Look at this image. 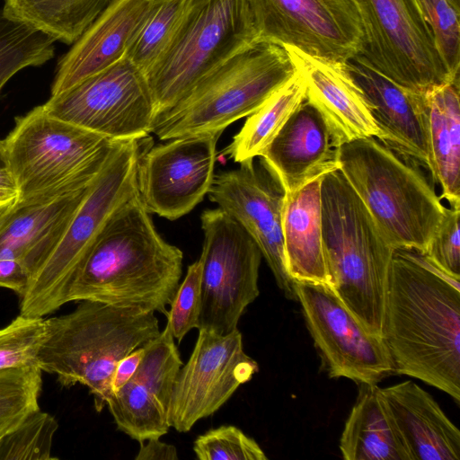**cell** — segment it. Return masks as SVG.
Returning <instances> with one entry per match:
<instances>
[{
    "mask_svg": "<svg viewBox=\"0 0 460 460\" xmlns=\"http://www.w3.org/2000/svg\"><path fill=\"white\" fill-rule=\"evenodd\" d=\"M337 154L338 170L390 245L424 254L446 207L422 168L405 162L375 137L343 144Z\"/></svg>",
    "mask_w": 460,
    "mask_h": 460,
    "instance_id": "5",
    "label": "cell"
},
{
    "mask_svg": "<svg viewBox=\"0 0 460 460\" xmlns=\"http://www.w3.org/2000/svg\"><path fill=\"white\" fill-rule=\"evenodd\" d=\"M305 99V83L296 71L256 111L248 116L223 154L236 163L260 157Z\"/></svg>",
    "mask_w": 460,
    "mask_h": 460,
    "instance_id": "29",
    "label": "cell"
},
{
    "mask_svg": "<svg viewBox=\"0 0 460 460\" xmlns=\"http://www.w3.org/2000/svg\"><path fill=\"white\" fill-rule=\"evenodd\" d=\"M337 152L325 120L305 99L259 158L292 193L338 170Z\"/></svg>",
    "mask_w": 460,
    "mask_h": 460,
    "instance_id": "22",
    "label": "cell"
},
{
    "mask_svg": "<svg viewBox=\"0 0 460 460\" xmlns=\"http://www.w3.org/2000/svg\"><path fill=\"white\" fill-rule=\"evenodd\" d=\"M200 258L188 266L185 278L179 285L167 312V323L177 343L192 329H199L201 309Z\"/></svg>",
    "mask_w": 460,
    "mask_h": 460,
    "instance_id": "37",
    "label": "cell"
},
{
    "mask_svg": "<svg viewBox=\"0 0 460 460\" xmlns=\"http://www.w3.org/2000/svg\"><path fill=\"white\" fill-rule=\"evenodd\" d=\"M55 417L40 409L27 416L13 430L0 438V460H52Z\"/></svg>",
    "mask_w": 460,
    "mask_h": 460,
    "instance_id": "33",
    "label": "cell"
},
{
    "mask_svg": "<svg viewBox=\"0 0 460 460\" xmlns=\"http://www.w3.org/2000/svg\"><path fill=\"white\" fill-rule=\"evenodd\" d=\"M200 220L204 241L199 329L225 335L237 329L260 294L262 255L245 229L221 208L204 210Z\"/></svg>",
    "mask_w": 460,
    "mask_h": 460,
    "instance_id": "11",
    "label": "cell"
},
{
    "mask_svg": "<svg viewBox=\"0 0 460 460\" xmlns=\"http://www.w3.org/2000/svg\"><path fill=\"white\" fill-rule=\"evenodd\" d=\"M453 6L460 12V0H448Z\"/></svg>",
    "mask_w": 460,
    "mask_h": 460,
    "instance_id": "43",
    "label": "cell"
},
{
    "mask_svg": "<svg viewBox=\"0 0 460 460\" xmlns=\"http://www.w3.org/2000/svg\"><path fill=\"white\" fill-rule=\"evenodd\" d=\"M151 2V13L126 56L144 75L167 48L190 0Z\"/></svg>",
    "mask_w": 460,
    "mask_h": 460,
    "instance_id": "31",
    "label": "cell"
},
{
    "mask_svg": "<svg viewBox=\"0 0 460 460\" xmlns=\"http://www.w3.org/2000/svg\"><path fill=\"white\" fill-rule=\"evenodd\" d=\"M296 72L284 47L259 40L198 81L155 119L161 140L223 132L256 111Z\"/></svg>",
    "mask_w": 460,
    "mask_h": 460,
    "instance_id": "6",
    "label": "cell"
},
{
    "mask_svg": "<svg viewBox=\"0 0 460 460\" xmlns=\"http://www.w3.org/2000/svg\"><path fill=\"white\" fill-rule=\"evenodd\" d=\"M46 336V319L19 314L0 328V370L38 365Z\"/></svg>",
    "mask_w": 460,
    "mask_h": 460,
    "instance_id": "34",
    "label": "cell"
},
{
    "mask_svg": "<svg viewBox=\"0 0 460 460\" xmlns=\"http://www.w3.org/2000/svg\"><path fill=\"white\" fill-rule=\"evenodd\" d=\"M144 347L145 355L136 373L106 405L117 428L139 443L169 431L170 398L183 365L167 324Z\"/></svg>",
    "mask_w": 460,
    "mask_h": 460,
    "instance_id": "18",
    "label": "cell"
},
{
    "mask_svg": "<svg viewBox=\"0 0 460 460\" xmlns=\"http://www.w3.org/2000/svg\"><path fill=\"white\" fill-rule=\"evenodd\" d=\"M16 203H45L90 185L116 140L48 114L38 106L17 117L3 140Z\"/></svg>",
    "mask_w": 460,
    "mask_h": 460,
    "instance_id": "7",
    "label": "cell"
},
{
    "mask_svg": "<svg viewBox=\"0 0 460 460\" xmlns=\"http://www.w3.org/2000/svg\"><path fill=\"white\" fill-rule=\"evenodd\" d=\"M294 290L331 377L377 384L394 373L382 338L367 332L329 286L295 281Z\"/></svg>",
    "mask_w": 460,
    "mask_h": 460,
    "instance_id": "13",
    "label": "cell"
},
{
    "mask_svg": "<svg viewBox=\"0 0 460 460\" xmlns=\"http://www.w3.org/2000/svg\"><path fill=\"white\" fill-rule=\"evenodd\" d=\"M155 313L80 301L73 312L46 319L38 366L64 387L86 386L100 412L112 396L111 380L119 361L159 335Z\"/></svg>",
    "mask_w": 460,
    "mask_h": 460,
    "instance_id": "3",
    "label": "cell"
},
{
    "mask_svg": "<svg viewBox=\"0 0 460 460\" xmlns=\"http://www.w3.org/2000/svg\"><path fill=\"white\" fill-rule=\"evenodd\" d=\"M254 159L215 174L208 198L245 229L258 245L278 287L286 297L296 300L284 252L282 210L286 192L265 164Z\"/></svg>",
    "mask_w": 460,
    "mask_h": 460,
    "instance_id": "16",
    "label": "cell"
},
{
    "mask_svg": "<svg viewBox=\"0 0 460 460\" xmlns=\"http://www.w3.org/2000/svg\"><path fill=\"white\" fill-rule=\"evenodd\" d=\"M460 206L445 208L441 223L424 258L447 276L460 279Z\"/></svg>",
    "mask_w": 460,
    "mask_h": 460,
    "instance_id": "38",
    "label": "cell"
},
{
    "mask_svg": "<svg viewBox=\"0 0 460 460\" xmlns=\"http://www.w3.org/2000/svg\"><path fill=\"white\" fill-rule=\"evenodd\" d=\"M460 279L411 250L391 260L381 338L394 371L460 402Z\"/></svg>",
    "mask_w": 460,
    "mask_h": 460,
    "instance_id": "1",
    "label": "cell"
},
{
    "mask_svg": "<svg viewBox=\"0 0 460 460\" xmlns=\"http://www.w3.org/2000/svg\"><path fill=\"white\" fill-rule=\"evenodd\" d=\"M42 370L36 366L0 370V438L40 409Z\"/></svg>",
    "mask_w": 460,
    "mask_h": 460,
    "instance_id": "32",
    "label": "cell"
},
{
    "mask_svg": "<svg viewBox=\"0 0 460 460\" xmlns=\"http://www.w3.org/2000/svg\"><path fill=\"white\" fill-rule=\"evenodd\" d=\"M17 200V186L9 166L4 141L0 140V210L13 206Z\"/></svg>",
    "mask_w": 460,
    "mask_h": 460,
    "instance_id": "40",
    "label": "cell"
},
{
    "mask_svg": "<svg viewBox=\"0 0 460 460\" xmlns=\"http://www.w3.org/2000/svg\"><path fill=\"white\" fill-rule=\"evenodd\" d=\"M221 134L177 137L144 148L137 164V190L150 213L175 220L203 200L215 175Z\"/></svg>",
    "mask_w": 460,
    "mask_h": 460,
    "instance_id": "17",
    "label": "cell"
},
{
    "mask_svg": "<svg viewBox=\"0 0 460 460\" xmlns=\"http://www.w3.org/2000/svg\"><path fill=\"white\" fill-rule=\"evenodd\" d=\"M259 40L246 0H190L167 48L145 75L155 118L202 77Z\"/></svg>",
    "mask_w": 460,
    "mask_h": 460,
    "instance_id": "9",
    "label": "cell"
},
{
    "mask_svg": "<svg viewBox=\"0 0 460 460\" xmlns=\"http://www.w3.org/2000/svg\"><path fill=\"white\" fill-rule=\"evenodd\" d=\"M351 2L364 32L360 55L383 75L415 93L456 82L437 50L417 0Z\"/></svg>",
    "mask_w": 460,
    "mask_h": 460,
    "instance_id": "10",
    "label": "cell"
},
{
    "mask_svg": "<svg viewBox=\"0 0 460 460\" xmlns=\"http://www.w3.org/2000/svg\"><path fill=\"white\" fill-rule=\"evenodd\" d=\"M177 448L171 444L151 438L140 443V448L135 460H177Z\"/></svg>",
    "mask_w": 460,
    "mask_h": 460,
    "instance_id": "42",
    "label": "cell"
},
{
    "mask_svg": "<svg viewBox=\"0 0 460 460\" xmlns=\"http://www.w3.org/2000/svg\"><path fill=\"white\" fill-rule=\"evenodd\" d=\"M147 137L116 140L64 236L30 279L20 314L43 317L67 303L69 288L104 226L137 190V164Z\"/></svg>",
    "mask_w": 460,
    "mask_h": 460,
    "instance_id": "8",
    "label": "cell"
},
{
    "mask_svg": "<svg viewBox=\"0 0 460 460\" xmlns=\"http://www.w3.org/2000/svg\"><path fill=\"white\" fill-rule=\"evenodd\" d=\"M347 64L370 104L380 130L377 140L405 162L424 169L432 180L421 93L398 85L360 54Z\"/></svg>",
    "mask_w": 460,
    "mask_h": 460,
    "instance_id": "20",
    "label": "cell"
},
{
    "mask_svg": "<svg viewBox=\"0 0 460 460\" xmlns=\"http://www.w3.org/2000/svg\"><path fill=\"white\" fill-rule=\"evenodd\" d=\"M340 449L346 460H412L376 384H359Z\"/></svg>",
    "mask_w": 460,
    "mask_h": 460,
    "instance_id": "26",
    "label": "cell"
},
{
    "mask_svg": "<svg viewBox=\"0 0 460 460\" xmlns=\"http://www.w3.org/2000/svg\"><path fill=\"white\" fill-rule=\"evenodd\" d=\"M151 10V0H111L59 59L51 95L58 94L125 58Z\"/></svg>",
    "mask_w": 460,
    "mask_h": 460,
    "instance_id": "21",
    "label": "cell"
},
{
    "mask_svg": "<svg viewBox=\"0 0 460 460\" xmlns=\"http://www.w3.org/2000/svg\"><path fill=\"white\" fill-rule=\"evenodd\" d=\"M111 0H4L3 13L12 20L73 45Z\"/></svg>",
    "mask_w": 460,
    "mask_h": 460,
    "instance_id": "28",
    "label": "cell"
},
{
    "mask_svg": "<svg viewBox=\"0 0 460 460\" xmlns=\"http://www.w3.org/2000/svg\"><path fill=\"white\" fill-rule=\"evenodd\" d=\"M31 275L15 259L0 257V288L15 292L20 298L24 295Z\"/></svg>",
    "mask_w": 460,
    "mask_h": 460,
    "instance_id": "39",
    "label": "cell"
},
{
    "mask_svg": "<svg viewBox=\"0 0 460 460\" xmlns=\"http://www.w3.org/2000/svg\"><path fill=\"white\" fill-rule=\"evenodd\" d=\"M381 392L412 460L460 459V431L427 391L409 380Z\"/></svg>",
    "mask_w": 460,
    "mask_h": 460,
    "instance_id": "24",
    "label": "cell"
},
{
    "mask_svg": "<svg viewBox=\"0 0 460 460\" xmlns=\"http://www.w3.org/2000/svg\"><path fill=\"white\" fill-rule=\"evenodd\" d=\"M322 179L286 193L282 234L286 267L292 280L331 287L323 246Z\"/></svg>",
    "mask_w": 460,
    "mask_h": 460,
    "instance_id": "25",
    "label": "cell"
},
{
    "mask_svg": "<svg viewBox=\"0 0 460 460\" xmlns=\"http://www.w3.org/2000/svg\"><path fill=\"white\" fill-rule=\"evenodd\" d=\"M284 48L305 83L306 101L323 116L336 148L356 139L378 138L370 104L347 62Z\"/></svg>",
    "mask_w": 460,
    "mask_h": 460,
    "instance_id": "19",
    "label": "cell"
},
{
    "mask_svg": "<svg viewBox=\"0 0 460 460\" xmlns=\"http://www.w3.org/2000/svg\"><path fill=\"white\" fill-rule=\"evenodd\" d=\"M450 77L459 80L460 12L448 0H417Z\"/></svg>",
    "mask_w": 460,
    "mask_h": 460,
    "instance_id": "35",
    "label": "cell"
},
{
    "mask_svg": "<svg viewBox=\"0 0 460 460\" xmlns=\"http://www.w3.org/2000/svg\"><path fill=\"white\" fill-rule=\"evenodd\" d=\"M459 86V81L449 82L421 93L432 180L452 206H460Z\"/></svg>",
    "mask_w": 460,
    "mask_h": 460,
    "instance_id": "27",
    "label": "cell"
},
{
    "mask_svg": "<svg viewBox=\"0 0 460 460\" xmlns=\"http://www.w3.org/2000/svg\"><path fill=\"white\" fill-rule=\"evenodd\" d=\"M183 252L157 232L138 191L111 215L69 288L67 303L90 300L167 314Z\"/></svg>",
    "mask_w": 460,
    "mask_h": 460,
    "instance_id": "2",
    "label": "cell"
},
{
    "mask_svg": "<svg viewBox=\"0 0 460 460\" xmlns=\"http://www.w3.org/2000/svg\"><path fill=\"white\" fill-rule=\"evenodd\" d=\"M199 460H266L264 451L252 438L232 425H223L199 435L193 443Z\"/></svg>",
    "mask_w": 460,
    "mask_h": 460,
    "instance_id": "36",
    "label": "cell"
},
{
    "mask_svg": "<svg viewBox=\"0 0 460 460\" xmlns=\"http://www.w3.org/2000/svg\"><path fill=\"white\" fill-rule=\"evenodd\" d=\"M322 235L331 288L381 337L394 249L340 170L323 176Z\"/></svg>",
    "mask_w": 460,
    "mask_h": 460,
    "instance_id": "4",
    "label": "cell"
},
{
    "mask_svg": "<svg viewBox=\"0 0 460 460\" xmlns=\"http://www.w3.org/2000/svg\"><path fill=\"white\" fill-rule=\"evenodd\" d=\"M92 183L49 202L0 210V257L20 261L31 279L61 241Z\"/></svg>",
    "mask_w": 460,
    "mask_h": 460,
    "instance_id": "23",
    "label": "cell"
},
{
    "mask_svg": "<svg viewBox=\"0 0 460 460\" xmlns=\"http://www.w3.org/2000/svg\"><path fill=\"white\" fill-rule=\"evenodd\" d=\"M41 106L55 118L111 140L148 137L156 116L145 75L127 58Z\"/></svg>",
    "mask_w": 460,
    "mask_h": 460,
    "instance_id": "12",
    "label": "cell"
},
{
    "mask_svg": "<svg viewBox=\"0 0 460 460\" xmlns=\"http://www.w3.org/2000/svg\"><path fill=\"white\" fill-rule=\"evenodd\" d=\"M55 40L7 17L0 10V93L19 71L40 66L55 55Z\"/></svg>",
    "mask_w": 460,
    "mask_h": 460,
    "instance_id": "30",
    "label": "cell"
},
{
    "mask_svg": "<svg viewBox=\"0 0 460 460\" xmlns=\"http://www.w3.org/2000/svg\"><path fill=\"white\" fill-rule=\"evenodd\" d=\"M258 370L257 362L244 352L238 329L225 335L199 329L193 350L173 384L170 428L188 432L196 422L218 411Z\"/></svg>",
    "mask_w": 460,
    "mask_h": 460,
    "instance_id": "15",
    "label": "cell"
},
{
    "mask_svg": "<svg viewBox=\"0 0 460 460\" xmlns=\"http://www.w3.org/2000/svg\"><path fill=\"white\" fill-rule=\"evenodd\" d=\"M260 40L347 62L360 54L364 32L351 0H246Z\"/></svg>",
    "mask_w": 460,
    "mask_h": 460,
    "instance_id": "14",
    "label": "cell"
},
{
    "mask_svg": "<svg viewBox=\"0 0 460 460\" xmlns=\"http://www.w3.org/2000/svg\"><path fill=\"white\" fill-rule=\"evenodd\" d=\"M145 347H139L121 358L116 365L111 380L112 394L117 393L136 373L143 357Z\"/></svg>",
    "mask_w": 460,
    "mask_h": 460,
    "instance_id": "41",
    "label": "cell"
}]
</instances>
